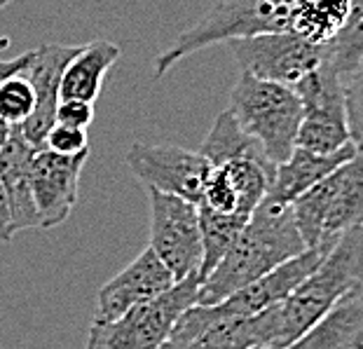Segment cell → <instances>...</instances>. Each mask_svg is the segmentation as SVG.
<instances>
[{"mask_svg":"<svg viewBox=\"0 0 363 349\" xmlns=\"http://www.w3.org/2000/svg\"><path fill=\"white\" fill-rule=\"evenodd\" d=\"M17 235L12 223V214H10V201H7L5 188L0 183V242H12V237Z\"/></svg>","mask_w":363,"mask_h":349,"instance_id":"28","label":"cell"},{"mask_svg":"<svg viewBox=\"0 0 363 349\" xmlns=\"http://www.w3.org/2000/svg\"><path fill=\"white\" fill-rule=\"evenodd\" d=\"M89 153L80 155H57L40 150L30 167V188L38 209L40 228L50 230L64 223L78 204L80 176L87 165Z\"/></svg>","mask_w":363,"mask_h":349,"instance_id":"13","label":"cell"},{"mask_svg":"<svg viewBox=\"0 0 363 349\" xmlns=\"http://www.w3.org/2000/svg\"><path fill=\"white\" fill-rule=\"evenodd\" d=\"M293 92L303 104V122L296 138L298 148L333 155L352 143L342 77L330 66L328 57L316 71L305 75Z\"/></svg>","mask_w":363,"mask_h":349,"instance_id":"7","label":"cell"},{"mask_svg":"<svg viewBox=\"0 0 363 349\" xmlns=\"http://www.w3.org/2000/svg\"><path fill=\"white\" fill-rule=\"evenodd\" d=\"M279 305L253 316L208 319L202 305L190 307L176 321L160 349H277Z\"/></svg>","mask_w":363,"mask_h":349,"instance_id":"9","label":"cell"},{"mask_svg":"<svg viewBox=\"0 0 363 349\" xmlns=\"http://www.w3.org/2000/svg\"><path fill=\"white\" fill-rule=\"evenodd\" d=\"M5 3H10V0H5Z\"/></svg>","mask_w":363,"mask_h":349,"instance_id":"34","label":"cell"},{"mask_svg":"<svg viewBox=\"0 0 363 349\" xmlns=\"http://www.w3.org/2000/svg\"><path fill=\"white\" fill-rule=\"evenodd\" d=\"M45 150H52L57 155H80L89 153V138L84 129H73L64 125H54L45 141Z\"/></svg>","mask_w":363,"mask_h":349,"instance_id":"26","label":"cell"},{"mask_svg":"<svg viewBox=\"0 0 363 349\" xmlns=\"http://www.w3.org/2000/svg\"><path fill=\"white\" fill-rule=\"evenodd\" d=\"M35 111V92L24 73L10 75L0 82V122L21 127Z\"/></svg>","mask_w":363,"mask_h":349,"instance_id":"24","label":"cell"},{"mask_svg":"<svg viewBox=\"0 0 363 349\" xmlns=\"http://www.w3.org/2000/svg\"><path fill=\"white\" fill-rule=\"evenodd\" d=\"M363 57V0H350V17L340 33L328 43V61L342 77L357 66Z\"/></svg>","mask_w":363,"mask_h":349,"instance_id":"23","label":"cell"},{"mask_svg":"<svg viewBox=\"0 0 363 349\" xmlns=\"http://www.w3.org/2000/svg\"><path fill=\"white\" fill-rule=\"evenodd\" d=\"M303 251L307 246L296 228L291 206L262 199L213 272L199 279L197 305H218Z\"/></svg>","mask_w":363,"mask_h":349,"instance_id":"1","label":"cell"},{"mask_svg":"<svg viewBox=\"0 0 363 349\" xmlns=\"http://www.w3.org/2000/svg\"><path fill=\"white\" fill-rule=\"evenodd\" d=\"M228 111L272 165H281L296 150L303 104L291 87L239 73V80L230 92Z\"/></svg>","mask_w":363,"mask_h":349,"instance_id":"4","label":"cell"},{"mask_svg":"<svg viewBox=\"0 0 363 349\" xmlns=\"http://www.w3.org/2000/svg\"><path fill=\"white\" fill-rule=\"evenodd\" d=\"M363 338V284L330 312L281 349H359Z\"/></svg>","mask_w":363,"mask_h":349,"instance_id":"18","label":"cell"},{"mask_svg":"<svg viewBox=\"0 0 363 349\" xmlns=\"http://www.w3.org/2000/svg\"><path fill=\"white\" fill-rule=\"evenodd\" d=\"M199 272L174 284L162 296L131 307L120 319L108 323L91 321L84 349H160L183 312L197 305Z\"/></svg>","mask_w":363,"mask_h":349,"instance_id":"6","label":"cell"},{"mask_svg":"<svg viewBox=\"0 0 363 349\" xmlns=\"http://www.w3.org/2000/svg\"><path fill=\"white\" fill-rule=\"evenodd\" d=\"M122 50L115 43L94 40L82 45L80 52L66 66L61 77V101H84V104H96L101 94L106 73L111 71L115 61L120 59Z\"/></svg>","mask_w":363,"mask_h":349,"instance_id":"19","label":"cell"},{"mask_svg":"<svg viewBox=\"0 0 363 349\" xmlns=\"http://www.w3.org/2000/svg\"><path fill=\"white\" fill-rule=\"evenodd\" d=\"M91 122H94V104H84V101H59L57 125L87 131Z\"/></svg>","mask_w":363,"mask_h":349,"instance_id":"27","label":"cell"},{"mask_svg":"<svg viewBox=\"0 0 363 349\" xmlns=\"http://www.w3.org/2000/svg\"><path fill=\"white\" fill-rule=\"evenodd\" d=\"M7 134H10V127H7L5 122H0V148H3V143H5Z\"/></svg>","mask_w":363,"mask_h":349,"instance_id":"30","label":"cell"},{"mask_svg":"<svg viewBox=\"0 0 363 349\" xmlns=\"http://www.w3.org/2000/svg\"><path fill=\"white\" fill-rule=\"evenodd\" d=\"M7 3H5V0H0V10H3V7H5Z\"/></svg>","mask_w":363,"mask_h":349,"instance_id":"31","label":"cell"},{"mask_svg":"<svg viewBox=\"0 0 363 349\" xmlns=\"http://www.w3.org/2000/svg\"><path fill=\"white\" fill-rule=\"evenodd\" d=\"M199 153L211 162V167L225 165V162L239 160V157H265L260 145L253 141L249 134H244V129L237 125V120L233 118L230 111H223L218 118H216L213 127L206 134Z\"/></svg>","mask_w":363,"mask_h":349,"instance_id":"21","label":"cell"},{"mask_svg":"<svg viewBox=\"0 0 363 349\" xmlns=\"http://www.w3.org/2000/svg\"><path fill=\"white\" fill-rule=\"evenodd\" d=\"M35 150L19 127H10L3 148H0V183L5 188L14 230L40 228L38 209L33 201V188H30V167H33Z\"/></svg>","mask_w":363,"mask_h":349,"instance_id":"16","label":"cell"},{"mask_svg":"<svg viewBox=\"0 0 363 349\" xmlns=\"http://www.w3.org/2000/svg\"><path fill=\"white\" fill-rule=\"evenodd\" d=\"M357 153L359 150L354 143L345 145L342 150H337L333 155H319L296 145V150L289 155V160L277 165V172L272 178V185L267 188L265 201L291 206L300 195H305L316 183H321L323 178L333 174L345 162H350Z\"/></svg>","mask_w":363,"mask_h":349,"instance_id":"17","label":"cell"},{"mask_svg":"<svg viewBox=\"0 0 363 349\" xmlns=\"http://www.w3.org/2000/svg\"><path fill=\"white\" fill-rule=\"evenodd\" d=\"M176 282L172 272L162 265V260L152 253V249H145L120 275L108 279L99 289L94 323H108L120 319L131 307H138L143 302L162 296Z\"/></svg>","mask_w":363,"mask_h":349,"instance_id":"14","label":"cell"},{"mask_svg":"<svg viewBox=\"0 0 363 349\" xmlns=\"http://www.w3.org/2000/svg\"><path fill=\"white\" fill-rule=\"evenodd\" d=\"M333 246H314L296 258L286 260L272 272L256 279L253 284L244 286L242 291L233 293L218 305H202L208 319H235V316H253L265 312L269 307H277L310 277L319 262L326 258V253Z\"/></svg>","mask_w":363,"mask_h":349,"instance_id":"12","label":"cell"},{"mask_svg":"<svg viewBox=\"0 0 363 349\" xmlns=\"http://www.w3.org/2000/svg\"><path fill=\"white\" fill-rule=\"evenodd\" d=\"M150 244L148 249L162 260L179 284L202 267V232L197 204L176 195L148 188Z\"/></svg>","mask_w":363,"mask_h":349,"instance_id":"10","label":"cell"},{"mask_svg":"<svg viewBox=\"0 0 363 349\" xmlns=\"http://www.w3.org/2000/svg\"><path fill=\"white\" fill-rule=\"evenodd\" d=\"M239 66V73H249L258 80L296 87L305 75L316 71L328 57V45L303 40L291 31L262 33L228 43Z\"/></svg>","mask_w":363,"mask_h":349,"instance_id":"8","label":"cell"},{"mask_svg":"<svg viewBox=\"0 0 363 349\" xmlns=\"http://www.w3.org/2000/svg\"><path fill=\"white\" fill-rule=\"evenodd\" d=\"M80 48L82 45H40L28 61L24 75L35 92V111L19 129L35 150H45L50 129L57 125L61 77Z\"/></svg>","mask_w":363,"mask_h":349,"instance_id":"15","label":"cell"},{"mask_svg":"<svg viewBox=\"0 0 363 349\" xmlns=\"http://www.w3.org/2000/svg\"><path fill=\"white\" fill-rule=\"evenodd\" d=\"M350 17V0H293L291 33L307 43L328 45L345 28Z\"/></svg>","mask_w":363,"mask_h":349,"instance_id":"20","label":"cell"},{"mask_svg":"<svg viewBox=\"0 0 363 349\" xmlns=\"http://www.w3.org/2000/svg\"><path fill=\"white\" fill-rule=\"evenodd\" d=\"M127 167L145 188L176 195L199 204L211 174V162L202 153L181 145H150L134 141L127 150Z\"/></svg>","mask_w":363,"mask_h":349,"instance_id":"11","label":"cell"},{"mask_svg":"<svg viewBox=\"0 0 363 349\" xmlns=\"http://www.w3.org/2000/svg\"><path fill=\"white\" fill-rule=\"evenodd\" d=\"M345 87V108H347V125H350L352 143L363 155V57L357 61L350 75L342 80Z\"/></svg>","mask_w":363,"mask_h":349,"instance_id":"25","label":"cell"},{"mask_svg":"<svg viewBox=\"0 0 363 349\" xmlns=\"http://www.w3.org/2000/svg\"><path fill=\"white\" fill-rule=\"evenodd\" d=\"M363 284V225L352 228L333 244L319 267L279 305L277 349L291 345L321 321L347 293Z\"/></svg>","mask_w":363,"mask_h":349,"instance_id":"2","label":"cell"},{"mask_svg":"<svg viewBox=\"0 0 363 349\" xmlns=\"http://www.w3.org/2000/svg\"><path fill=\"white\" fill-rule=\"evenodd\" d=\"M291 211L307 249L333 246L345 232L363 225V155L357 153L300 195Z\"/></svg>","mask_w":363,"mask_h":349,"instance_id":"5","label":"cell"},{"mask_svg":"<svg viewBox=\"0 0 363 349\" xmlns=\"http://www.w3.org/2000/svg\"><path fill=\"white\" fill-rule=\"evenodd\" d=\"M359 349H363V338H361V345H359Z\"/></svg>","mask_w":363,"mask_h":349,"instance_id":"32","label":"cell"},{"mask_svg":"<svg viewBox=\"0 0 363 349\" xmlns=\"http://www.w3.org/2000/svg\"><path fill=\"white\" fill-rule=\"evenodd\" d=\"M199 211V232H202V267L199 279L213 272V267L223 260V255L230 251V246L242 235L244 225L249 221L237 218V216H223L208 211L204 206H197Z\"/></svg>","mask_w":363,"mask_h":349,"instance_id":"22","label":"cell"},{"mask_svg":"<svg viewBox=\"0 0 363 349\" xmlns=\"http://www.w3.org/2000/svg\"><path fill=\"white\" fill-rule=\"evenodd\" d=\"M30 57H33V50H28V52H24V54H19V57H14V59L0 61V82H3L5 77H10V75L24 73V71H26V66H28V61H30Z\"/></svg>","mask_w":363,"mask_h":349,"instance_id":"29","label":"cell"},{"mask_svg":"<svg viewBox=\"0 0 363 349\" xmlns=\"http://www.w3.org/2000/svg\"><path fill=\"white\" fill-rule=\"evenodd\" d=\"M258 349H269V347H258Z\"/></svg>","mask_w":363,"mask_h":349,"instance_id":"33","label":"cell"},{"mask_svg":"<svg viewBox=\"0 0 363 349\" xmlns=\"http://www.w3.org/2000/svg\"><path fill=\"white\" fill-rule=\"evenodd\" d=\"M291 5L293 0H220L197 24L185 28L164 52L157 54L152 61V77L160 80L181 59L211 45L289 31Z\"/></svg>","mask_w":363,"mask_h":349,"instance_id":"3","label":"cell"}]
</instances>
